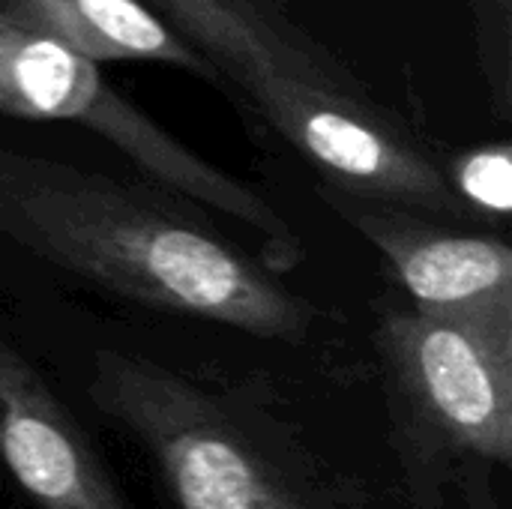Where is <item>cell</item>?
I'll return each mask as SVG.
<instances>
[{"mask_svg": "<svg viewBox=\"0 0 512 509\" xmlns=\"http://www.w3.org/2000/svg\"><path fill=\"white\" fill-rule=\"evenodd\" d=\"M0 237L108 294L300 345L318 309L162 186L0 147Z\"/></svg>", "mask_w": 512, "mask_h": 509, "instance_id": "1", "label": "cell"}, {"mask_svg": "<svg viewBox=\"0 0 512 509\" xmlns=\"http://www.w3.org/2000/svg\"><path fill=\"white\" fill-rule=\"evenodd\" d=\"M144 3L324 177V189L393 201L450 225L468 222L429 144L282 9L258 0Z\"/></svg>", "mask_w": 512, "mask_h": 509, "instance_id": "2", "label": "cell"}, {"mask_svg": "<svg viewBox=\"0 0 512 509\" xmlns=\"http://www.w3.org/2000/svg\"><path fill=\"white\" fill-rule=\"evenodd\" d=\"M90 399L150 453L177 509H330L249 411L147 357L96 351Z\"/></svg>", "mask_w": 512, "mask_h": 509, "instance_id": "3", "label": "cell"}, {"mask_svg": "<svg viewBox=\"0 0 512 509\" xmlns=\"http://www.w3.org/2000/svg\"><path fill=\"white\" fill-rule=\"evenodd\" d=\"M0 114L42 123H75L105 138L162 189L207 204L261 237V261L291 270L303 261L300 231L252 186L192 153L102 72L63 45L0 18Z\"/></svg>", "mask_w": 512, "mask_h": 509, "instance_id": "4", "label": "cell"}, {"mask_svg": "<svg viewBox=\"0 0 512 509\" xmlns=\"http://www.w3.org/2000/svg\"><path fill=\"white\" fill-rule=\"evenodd\" d=\"M375 339L393 393L426 432L510 465L512 324L390 309Z\"/></svg>", "mask_w": 512, "mask_h": 509, "instance_id": "5", "label": "cell"}, {"mask_svg": "<svg viewBox=\"0 0 512 509\" xmlns=\"http://www.w3.org/2000/svg\"><path fill=\"white\" fill-rule=\"evenodd\" d=\"M324 201L369 240L414 309L447 318L512 324V252L501 237L465 234L411 207L321 189Z\"/></svg>", "mask_w": 512, "mask_h": 509, "instance_id": "6", "label": "cell"}, {"mask_svg": "<svg viewBox=\"0 0 512 509\" xmlns=\"http://www.w3.org/2000/svg\"><path fill=\"white\" fill-rule=\"evenodd\" d=\"M0 465L36 509H132L75 417L3 336Z\"/></svg>", "mask_w": 512, "mask_h": 509, "instance_id": "7", "label": "cell"}, {"mask_svg": "<svg viewBox=\"0 0 512 509\" xmlns=\"http://www.w3.org/2000/svg\"><path fill=\"white\" fill-rule=\"evenodd\" d=\"M0 18L99 66L165 63L222 87L213 63L144 0H0Z\"/></svg>", "mask_w": 512, "mask_h": 509, "instance_id": "8", "label": "cell"}, {"mask_svg": "<svg viewBox=\"0 0 512 509\" xmlns=\"http://www.w3.org/2000/svg\"><path fill=\"white\" fill-rule=\"evenodd\" d=\"M444 180L468 222L504 225L512 210L510 141H486L444 162Z\"/></svg>", "mask_w": 512, "mask_h": 509, "instance_id": "9", "label": "cell"}, {"mask_svg": "<svg viewBox=\"0 0 512 509\" xmlns=\"http://www.w3.org/2000/svg\"><path fill=\"white\" fill-rule=\"evenodd\" d=\"M474 45L489 105L498 120L512 117V0H471Z\"/></svg>", "mask_w": 512, "mask_h": 509, "instance_id": "10", "label": "cell"}, {"mask_svg": "<svg viewBox=\"0 0 512 509\" xmlns=\"http://www.w3.org/2000/svg\"><path fill=\"white\" fill-rule=\"evenodd\" d=\"M258 3H264V6H270V9H282L285 0H258Z\"/></svg>", "mask_w": 512, "mask_h": 509, "instance_id": "11", "label": "cell"}]
</instances>
